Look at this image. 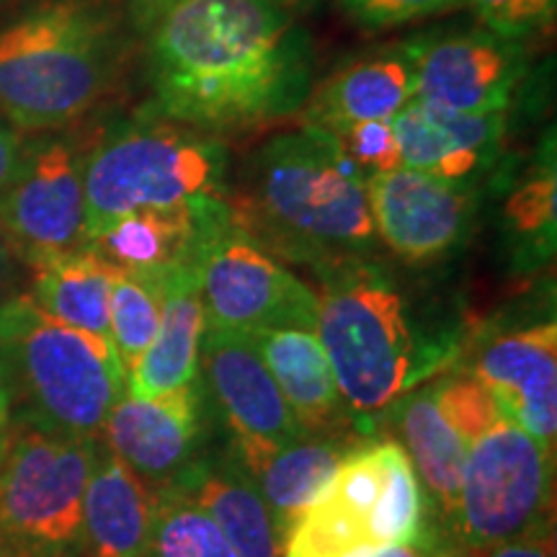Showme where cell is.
Returning <instances> with one entry per match:
<instances>
[{
  "mask_svg": "<svg viewBox=\"0 0 557 557\" xmlns=\"http://www.w3.org/2000/svg\"><path fill=\"white\" fill-rule=\"evenodd\" d=\"M143 24L148 114L207 135L263 129L315 86L308 32L267 0H171Z\"/></svg>",
  "mask_w": 557,
  "mask_h": 557,
  "instance_id": "6da1fadb",
  "label": "cell"
},
{
  "mask_svg": "<svg viewBox=\"0 0 557 557\" xmlns=\"http://www.w3.org/2000/svg\"><path fill=\"white\" fill-rule=\"evenodd\" d=\"M225 199L235 225L274 259L318 274L369 261L380 243L367 176L336 137L305 124L267 139Z\"/></svg>",
  "mask_w": 557,
  "mask_h": 557,
  "instance_id": "7a4b0ae2",
  "label": "cell"
},
{
  "mask_svg": "<svg viewBox=\"0 0 557 557\" xmlns=\"http://www.w3.org/2000/svg\"><path fill=\"white\" fill-rule=\"evenodd\" d=\"M120 67V21L103 0H39L0 26V111L18 129H62L109 94Z\"/></svg>",
  "mask_w": 557,
  "mask_h": 557,
  "instance_id": "3957f363",
  "label": "cell"
},
{
  "mask_svg": "<svg viewBox=\"0 0 557 557\" xmlns=\"http://www.w3.org/2000/svg\"><path fill=\"white\" fill-rule=\"evenodd\" d=\"M315 333L359 431L421 385L449 357L418 333L408 299L372 261L320 274Z\"/></svg>",
  "mask_w": 557,
  "mask_h": 557,
  "instance_id": "277c9868",
  "label": "cell"
},
{
  "mask_svg": "<svg viewBox=\"0 0 557 557\" xmlns=\"http://www.w3.org/2000/svg\"><path fill=\"white\" fill-rule=\"evenodd\" d=\"M0 387L16 426L101 438L127 374L107 338L50 318L29 295H13L0 302Z\"/></svg>",
  "mask_w": 557,
  "mask_h": 557,
  "instance_id": "5b68a950",
  "label": "cell"
},
{
  "mask_svg": "<svg viewBox=\"0 0 557 557\" xmlns=\"http://www.w3.org/2000/svg\"><path fill=\"white\" fill-rule=\"evenodd\" d=\"M227 173L230 150L218 135L148 111L116 124L86 156L88 248L124 214L227 197Z\"/></svg>",
  "mask_w": 557,
  "mask_h": 557,
  "instance_id": "8992f818",
  "label": "cell"
},
{
  "mask_svg": "<svg viewBox=\"0 0 557 557\" xmlns=\"http://www.w3.org/2000/svg\"><path fill=\"white\" fill-rule=\"evenodd\" d=\"M426 491L393 438L354 444L284 537V557H346L434 532Z\"/></svg>",
  "mask_w": 557,
  "mask_h": 557,
  "instance_id": "52a82bcc",
  "label": "cell"
},
{
  "mask_svg": "<svg viewBox=\"0 0 557 557\" xmlns=\"http://www.w3.org/2000/svg\"><path fill=\"white\" fill-rule=\"evenodd\" d=\"M101 438L13 423L0 457V557H75Z\"/></svg>",
  "mask_w": 557,
  "mask_h": 557,
  "instance_id": "ba28073f",
  "label": "cell"
},
{
  "mask_svg": "<svg viewBox=\"0 0 557 557\" xmlns=\"http://www.w3.org/2000/svg\"><path fill=\"white\" fill-rule=\"evenodd\" d=\"M555 451L498 418L475 438L459 478L451 540L475 553L553 529Z\"/></svg>",
  "mask_w": 557,
  "mask_h": 557,
  "instance_id": "9c48e42d",
  "label": "cell"
},
{
  "mask_svg": "<svg viewBox=\"0 0 557 557\" xmlns=\"http://www.w3.org/2000/svg\"><path fill=\"white\" fill-rule=\"evenodd\" d=\"M197 276L207 325L248 336L278 329L315 331V292L235 225L227 199L207 227Z\"/></svg>",
  "mask_w": 557,
  "mask_h": 557,
  "instance_id": "30bf717a",
  "label": "cell"
},
{
  "mask_svg": "<svg viewBox=\"0 0 557 557\" xmlns=\"http://www.w3.org/2000/svg\"><path fill=\"white\" fill-rule=\"evenodd\" d=\"M86 156L88 148L67 135L24 145L0 194V233L29 267L88 248Z\"/></svg>",
  "mask_w": 557,
  "mask_h": 557,
  "instance_id": "8fae6325",
  "label": "cell"
},
{
  "mask_svg": "<svg viewBox=\"0 0 557 557\" xmlns=\"http://www.w3.org/2000/svg\"><path fill=\"white\" fill-rule=\"evenodd\" d=\"M524 73V41L485 26L413 37V99L434 109L506 114Z\"/></svg>",
  "mask_w": 557,
  "mask_h": 557,
  "instance_id": "7c38bea8",
  "label": "cell"
},
{
  "mask_svg": "<svg viewBox=\"0 0 557 557\" xmlns=\"http://www.w3.org/2000/svg\"><path fill=\"white\" fill-rule=\"evenodd\" d=\"M199 377L218 403L233 447L246 468L305 436L287 400L278 393L253 336L207 325Z\"/></svg>",
  "mask_w": 557,
  "mask_h": 557,
  "instance_id": "4fadbf2b",
  "label": "cell"
},
{
  "mask_svg": "<svg viewBox=\"0 0 557 557\" xmlns=\"http://www.w3.org/2000/svg\"><path fill=\"white\" fill-rule=\"evenodd\" d=\"M377 240L408 263H431L455 250L475 220L478 194L468 181L395 169L367 176Z\"/></svg>",
  "mask_w": 557,
  "mask_h": 557,
  "instance_id": "5bb4252c",
  "label": "cell"
},
{
  "mask_svg": "<svg viewBox=\"0 0 557 557\" xmlns=\"http://www.w3.org/2000/svg\"><path fill=\"white\" fill-rule=\"evenodd\" d=\"M205 406L199 385L171 393L124 395L101 429V444L152 491L169 485L201 455Z\"/></svg>",
  "mask_w": 557,
  "mask_h": 557,
  "instance_id": "9a60e30c",
  "label": "cell"
},
{
  "mask_svg": "<svg viewBox=\"0 0 557 557\" xmlns=\"http://www.w3.org/2000/svg\"><path fill=\"white\" fill-rule=\"evenodd\" d=\"M470 374L487 389L498 418L542 447L557 442V325H529L483 346Z\"/></svg>",
  "mask_w": 557,
  "mask_h": 557,
  "instance_id": "2e32d148",
  "label": "cell"
},
{
  "mask_svg": "<svg viewBox=\"0 0 557 557\" xmlns=\"http://www.w3.org/2000/svg\"><path fill=\"white\" fill-rule=\"evenodd\" d=\"M413 101V39L359 54L315 83L299 109L305 127L331 135L389 122Z\"/></svg>",
  "mask_w": 557,
  "mask_h": 557,
  "instance_id": "e0dca14e",
  "label": "cell"
},
{
  "mask_svg": "<svg viewBox=\"0 0 557 557\" xmlns=\"http://www.w3.org/2000/svg\"><path fill=\"white\" fill-rule=\"evenodd\" d=\"M222 201L225 197L169 209H139L103 230L90 248L116 271L163 282L173 271L197 267L207 227Z\"/></svg>",
  "mask_w": 557,
  "mask_h": 557,
  "instance_id": "ac0fdd59",
  "label": "cell"
},
{
  "mask_svg": "<svg viewBox=\"0 0 557 557\" xmlns=\"http://www.w3.org/2000/svg\"><path fill=\"white\" fill-rule=\"evenodd\" d=\"M169 485L205 508L240 557H284V534L235 447L201 451Z\"/></svg>",
  "mask_w": 557,
  "mask_h": 557,
  "instance_id": "d6986e66",
  "label": "cell"
},
{
  "mask_svg": "<svg viewBox=\"0 0 557 557\" xmlns=\"http://www.w3.org/2000/svg\"><path fill=\"white\" fill-rule=\"evenodd\" d=\"M393 124L403 169L468 184L496 160L506 135V114H455L416 99Z\"/></svg>",
  "mask_w": 557,
  "mask_h": 557,
  "instance_id": "ffe728a7",
  "label": "cell"
},
{
  "mask_svg": "<svg viewBox=\"0 0 557 557\" xmlns=\"http://www.w3.org/2000/svg\"><path fill=\"white\" fill-rule=\"evenodd\" d=\"M253 341L305 434L336 436L354 426L333 377L329 354L315 331H261L253 333Z\"/></svg>",
  "mask_w": 557,
  "mask_h": 557,
  "instance_id": "44dd1931",
  "label": "cell"
},
{
  "mask_svg": "<svg viewBox=\"0 0 557 557\" xmlns=\"http://www.w3.org/2000/svg\"><path fill=\"white\" fill-rule=\"evenodd\" d=\"M152 517L156 491L101 444L83 496L75 557H148Z\"/></svg>",
  "mask_w": 557,
  "mask_h": 557,
  "instance_id": "7402d4cb",
  "label": "cell"
},
{
  "mask_svg": "<svg viewBox=\"0 0 557 557\" xmlns=\"http://www.w3.org/2000/svg\"><path fill=\"white\" fill-rule=\"evenodd\" d=\"M160 297H163L160 329L148 351L127 372V393L139 398L191 387L199 382L207 315L197 267L178 269L165 276L160 282Z\"/></svg>",
  "mask_w": 557,
  "mask_h": 557,
  "instance_id": "603a6c76",
  "label": "cell"
},
{
  "mask_svg": "<svg viewBox=\"0 0 557 557\" xmlns=\"http://www.w3.org/2000/svg\"><path fill=\"white\" fill-rule=\"evenodd\" d=\"M393 408L398 410V444L406 449L421 485H426L429 500L449 527L455 519L459 478L472 442L444 410L436 382L421 389L413 387Z\"/></svg>",
  "mask_w": 557,
  "mask_h": 557,
  "instance_id": "cb8c5ba5",
  "label": "cell"
},
{
  "mask_svg": "<svg viewBox=\"0 0 557 557\" xmlns=\"http://www.w3.org/2000/svg\"><path fill=\"white\" fill-rule=\"evenodd\" d=\"M351 447L354 442H348L346 434H305L248 468L284 537L299 513L318 498Z\"/></svg>",
  "mask_w": 557,
  "mask_h": 557,
  "instance_id": "d4e9b609",
  "label": "cell"
},
{
  "mask_svg": "<svg viewBox=\"0 0 557 557\" xmlns=\"http://www.w3.org/2000/svg\"><path fill=\"white\" fill-rule=\"evenodd\" d=\"M34 269L32 299L60 323L109 341V295L114 267L94 248L41 261Z\"/></svg>",
  "mask_w": 557,
  "mask_h": 557,
  "instance_id": "484cf974",
  "label": "cell"
},
{
  "mask_svg": "<svg viewBox=\"0 0 557 557\" xmlns=\"http://www.w3.org/2000/svg\"><path fill=\"white\" fill-rule=\"evenodd\" d=\"M148 557H240L199 504L173 485L156 491Z\"/></svg>",
  "mask_w": 557,
  "mask_h": 557,
  "instance_id": "4316f807",
  "label": "cell"
},
{
  "mask_svg": "<svg viewBox=\"0 0 557 557\" xmlns=\"http://www.w3.org/2000/svg\"><path fill=\"white\" fill-rule=\"evenodd\" d=\"M160 282L114 269L109 295V344L124 374L148 351L160 329Z\"/></svg>",
  "mask_w": 557,
  "mask_h": 557,
  "instance_id": "83f0119b",
  "label": "cell"
},
{
  "mask_svg": "<svg viewBox=\"0 0 557 557\" xmlns=\"http://www.w3.org/2000/svg\"><path fill=\"white\" fill-rule=\"evenodd\" d=\"M557 176L553 143L547 156H542L527 173L506 205V222L521 246L537 248L540 256L553 253L555 246V205H557Z\"/></svg>",
  "mask_w": 557,
  "mask_h": 557,
  "instance_id": "f1b7e54d",
  "label": "cell"
},
{
  "mask_svg": "<svg viewBox=\"0 0 557 557\" xmlns=\"http://www.w3.org/2000/svg\"><path fill=\"white\" fill-rule=\"evenodd\" d=\"M462 5L480 26L519 41L547 29L557 13V0H462Z\"/></svg>",
  "mask_w": 557,
  "mask_h": 557,
  "instance_id": "f546056e",
  "label": "cell"
},
{
  "mask_svg": "<svg viewBox=\"0 0 557 557\" xmlns=\"http://www.w3.org/2000/svg\"><path fill=\"white\" fill-rule=\"evenodd\" d=\"M354 24L369 32H389L413 21L462 9V0H336Z\"/></svg>",
  "mask_w": 557,
  "mask_h": 557,
  "instance_id": "4dcf8cb0",
  "label": "cell"
},
{
  "mask_svg": "<svg viewBox=\"0 0 557 557\" xmlns=\"http://www.w3.org/2000/svg\"><path fill=\"white\" fill-rule=\"evenodd\" d=\"M333 137L338 139L341 148H344L346 156L351 158V163L357 165L364 176L403 169L400 143L398 135H395L393 120L357 124V127L338 132V135Z\"/></svg>",
  "mask_w": 557,
  "mask_h": 557,
  "instance_id": "1f68e13d",
  "label": "cell"
},
{
  "mask_svg": "<svg viewBox=\"0 0 557 557\" xmlns=\"http://www.w3.org/2000/svg\"><path fill=\"white\" fill-rule=\"evenodd\" d=\"M346 557H465L462 547L451 537L431 532L426 537L416 542H400V545H382V547H364Z\"/></svg>",
  "mask_w": 557,
  "mask_h": 557,
  "instance_id": "d6a6232c",
  "label": "cell"
},
{
  "mask_svg": "<svg viewBox=\"0 0 557 557\" xmlns=\"http://www.w3.org/2000/svg\"><path fill=\"white\" fill-rule=\"evenodd\" d=\"M465 557H555L553 529L542 534H532V537H521L513 542H504V545L465 553Z\"/></svg>",
  "mask_w": 557,
  "mask_h": 557,
  "instance_id": "836d02e7",
  "label": "cell"
},
{
  "mask_svg": "<svg viewBox=\"0 0 557 557\" xmlns=\"http://www.w3.org/2000/svg\"><path fill=\"white\" fill-rule=\"evenodd\" d=\"M21 156H24V143H21L18 132L9 127V124H0V194L11 184L13 173H16L21 163Z\"/></svg>",
  "mask_w": 557,
  "mask_h": 557,
  "instance_id": "e575fe53",
  "label": "cell"
},
{
  "mask_svg": "<svg viewBox=\"0 0 557 557\" xmlns=\"http://www.w3.org/2000/svg\"><path fill=\"white\" fill-rule=\"evenodd\" d=\"M13 259V248L9 246V240L3 238V233H0V302H3L5 292H9V282H11V274H13V267L11 261Z\"/></svg>",
  "mask_w": 557,
  "mask_h": 557,
  "instance_id": "d590c367",
  "label": "cell"
},
{
  "mask_svg": "<svg viewBox=\"0 0 557 557\" xmlns=\"http://www.w3.org/2000/svg\"><path fill=\"white\" fill-rule=\"evenodd\" d=\"M13 429V418H11V408H9V398H5L3 387H0V457H3L5 444H9Z\"/></svg>",
  "mask_w": 557,
  "mask_h": 557,
  "instance_id": "8d00e7d4",
  "label": "cell"
},
{
  "mask_svg": "<svg viewBox=\"0 0 557 557\" xmlns=\"http://www.w3.org/2000/svg\"><path fill=\"white\" fill-rule=\"evenodd\" d=\"M165 3H171V0H132V5H135L139 21H143L145 16H150L152 11H158L160 5H165Z\"/></svg>",
  "mask_w": 557,
  "mask_h": 557,
  "instance_id": "74e56055",
  "label": "cell"
},
{
  "mask_svg": "<svg viewBox=\"0 0 557 557\" xmlns=\"http://www.w3.org/2000/svg\"><path fill=\"white\" fill-rule=\"evenodd\" d=\"M267 3L278 5V9H284V11L292 13L295 9H305V5L312 3V0H267Z\"/></svg>",
  "mask_w": 557,
  "mask_h": 557,
  "instance_id": "f35d334b",
  "label": "cell"
}]
</instances>
